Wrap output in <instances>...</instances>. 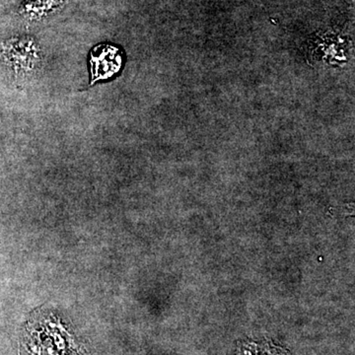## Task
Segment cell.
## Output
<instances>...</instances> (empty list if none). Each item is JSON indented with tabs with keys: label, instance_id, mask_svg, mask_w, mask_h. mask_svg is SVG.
<instances>
[{
	"label": "cell",
	"instance_id": "cell-2",
	"mask_svg": "<svg viewBox=\"0 0 355 355\" xmlns=\"http://www.w3.org/2000/svg\"><path fill=\"white\" fill-rule=\"evenodd\" d=\"M91 85L101 80L112 78L120 72L123 67L121 50L113 44L96 46L90 53Z\"/></svg>",
	"mask_w": 355,
	"mask_h": 355
},
{
	"label": "cell",
	"instance_id": "cell-1",
	"mask_svg": "<svg viewBox=\"0 0 355 355\" xmlns=\"http://www.w3.org/2000/svg\"><path fill=\"white\" fill-rule=\"evenodd\" d=\"M0 60L16 77L31 76L41 65V48L31 37L1 41Z\"/></svg>",
	"mask_w": 355,
	"mask_h": 355
},
{
	"label": "cell",
	"instance_id": "cell-3",
	"mask_svg": "<svg viewBox=\"0 0 355 355\" xmlns=\"http://www.w3.org/2000/svg\"><path fill=\"white\" fill-rule=\"evenodd\" d=\"M65 0H26L23 12L32 19L42 18L64 4Z\"/></svg>",
	"mask_w": 355,
	"mask_h": 355
}]
</instances>
